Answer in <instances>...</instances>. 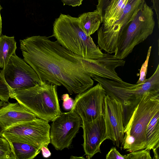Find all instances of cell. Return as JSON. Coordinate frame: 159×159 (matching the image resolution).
Listing matches in <instances>:
<instances>
[{
  "instance_id": "cell-1",
  "label": "cell",
  "mask_w": 159,
  "mask_h": 159,
  "mask_svg": "<svg viewBox=\"0 0 159 159\" xmlns=\"http://www.w3.org/2000/svg\"><path fill=\"white\" fill-rule=\"evenodd\" d=\"M24 60L41 81L63 86L70 94L82 93L94 81L84 69L80 57L44 36L20 40Z\"/></svg>"
},
{
  "instance_id": "cell-2",
  "label": "cell",
  "mask_w": 159,
  "mask_h": 159,
  "mask_svg": "<svg viewBox=\"0 0 159 159\" xmlns=\"http://www.w3.org/2000/svg\"><path fill=\"white\" fill-rule=\"evenodd\" d=\"M92 78L101 85L107 95L122 104L124 128L143 96L148 93H159V64L153 75L143 84H132L97 76Z\"/></svg>"
},
{
  "instance_id": "cell-3",
  "label": "cell",
  "mask_w": 159,
  "mask_h": 159,
  "mask_svg": "<svg viewBox=\"0 0 159 159\" xmlns=\"http://www.w3.org/2000/svg\"><path fill=\"white\" fill-rule=\"evenodd\" d=\"M52 36L61 46L80 57L97 59L104 55L82 30L78 17L61 14L53 23Z\"/></svg>"
},
{
  "instance_id": "cell-4",
  "label": "cell",
  "mask_w": 159,
  "mask_h": 159,
  "mask_svg": "<svg viewBox=\"0 0 159 159\" xmlns=\"http://www.w3.org/2000/svg\"><path fill=\"white\" fill-rule=\"evenodd\" d=\"M57 86L41 81L28 89L9 90L10 98L34 114L37 117L52 121L61 113L57 94Z\"/></svg>"
},
{
  "instance_id": "cell-5",
  "label": "cell",
  "mask_w": 159,
  "mask_h": 159,
  "mask_svg": "<svg viewBox=\"0 0 159 159\" xmlns=\"http://www.w3.org/2000/svg\"><path fill=\"white\" fill-rule=\"evenodd\" d=\"M155 25L152 9L145 2L134 18L120 32L114 56L120 59L126 57L136 45L152 34Z\"/></svg>"
},
{
  "instance_id": "cell-6",
  "label": "cell",
  "mask_w": 159,
  "mask_h": 159,
  "mask_svg": "<svg viewBox=\"0 0 159 159\" xmlns=\"http://www.w3.org/2000/svg\"><path fill=\"white\" fill-rule=\"evenodd\" d=\"M158 111L159 93L145 94L124 128V134L129 135L135 139L132 152L146 148V128L151 119Z\"/></svg>"
},
{
  "instance_id": "cell-7",
  "label": "cell",
  "mask_w": 159,
  "mask_h": 159,
  "mask_svg": "<svg viewBox=\"0 0 159 159\" xmlns=\"http://www.w3.org/2000/svg\"><path fill=\"white\" fill-rule=\"evenodd\" d=\"M48 122L38 118L5 129L1 136L11 142H23L41 150L50 143Z\"/></svg>"
},
{
  "instance_id": "cell-8",
  "label": "cell",
  "mask_w": 159,
  "mask_h": 159,
  "mask_svg": "<svg viewBox=\"0 0 159 159\" xmlns=\"http://www.w3.org/2000/svg\"><path fill=\"white\" fill-rule=\"evenodd\" d=\"M0 78L7 87L13 89H28L41 82L33 68L16 53L0 71Z\"/></svg>"
},
{
  "instance_id": "cell-9",
  "label": "cell",
  "mask_w": 159,
  "mask_h": 159,
  "mask_svg": "<svg viewBox=\"0 0 159 159\" xmlns=\"http://www.w3.org/2000/svg\"><path fill=\"white\" fill-rule=\"evenodd\" d=\"M52 122L50 130V143L58 151L68 148L81 127L80 117L70 110L61 112Z\"/></svg>"
},
{
  "instance_id": "cell-10",
  "label": "cell",
  "mask_w": 159,
  "mask_h": 159,
  "mask_svg": "<svg viewBox=\"0 0 159 159\" xmlns=\"http://www.w3.org/2000/svg\"><path fill=\"white\" fill-rule=\"evenodd\" d=\"M145 2V0H128L120 18L112 26L106 29L99 28L98 43L101 50L110 54L116 52L120 32L134 18Z\"/></svg>"
},
{
  "instance_id": "cell-11",
  "label": "cell",
  "mask_w": 159,
  "mask_h": 159,
  "mask_svg": "<svg viewBox=\"0 0 159 159\" xmlns=\"http://www.w3.org/2000/svg\"><path fill=\"white\" fill-rule=\"evenodd\" d=\"M106 95L105 90L98 83L76 96L71 110L78 115L83 121H93L104 115Z\"/></svg>"
},
{
  "instance_id": "cell-12",
  "label": "cell",
  "mask_w": 159,
  "mask_h": 159,
  "mask_svg": "<svg viewBox=\"0 0 159 159\" xmlns=\"http://www.w3.org/2000/svg\"><path fill=\"white\" fill-rule=\"evenodd\" d=\"M104 116L107 139L122 149L124 136L123 108L121 103L107 95L104 99Z\"/></svg>"
},
{
  "instance_id": "cell-13",
  "label": "cell",
  "mask_w": 159,
  "mask_h": 159,
  "mask_svg": "<svg viewBox=\"0 0 159 159\" xmlns=\"http://www.w3.org/2000/svg\"><path fill=\"white\" fill-rule=\"evenodd\" d=\"M81 127L83 130L84 151L87 158L90 159L96 153H101L100 146L107 139L104 115L89 122L82 120Z\"/></svg>"
},
{
  "instance_id": "cell-14",
  "label": "cell",
  "mask_w": 159,
  "mask_h": 159,
  "mask_svg": "<svg viewBox=\"0 0 159 159\" xmlns=\"http://www.w3.org/2000/svg\"><path fill=\"white\" fill-rule=\"evenodd\" d=\"M37 118L34 114L18 102L14 103L3 102L0 107V123L5 129Z\"/></svg>"
},
{
  "instance_id": "cell-15",
  "label": "cell",
  "mask_w": 159,
  "mask_h": 159,
  "mask_svg": "<svg viewBox=\"0 0 159 159\" xmlns=\"http://www.w3.org/2000/svg\"><path fill=\"white\" fill-rule=\"evenodd\" d=\"M128 0H112L102 16V24L99 29H106L112 26L120 18Z\"/></svg>"
},
{
  "instance_id": "cell-16",
  "label": "cell",
  "mask_w": 159,
  "mask_h": 159,
  "mask_svg": "<svg viewBox=\"0 0 159 159\" xmlns=\"http://www.w3.org/2000/svg\"><path fill=\"white\" fill-rule=\"evenodd\" d=\"M146 149L152 150L153 159H159L157 150L159 147V111H157L148 124L146 130Z\"/></svg>"
},
{
  "instance_id": "cell-17",
  "label": "cell",
  "mask_w": 159,
  "mask_h": 159,
  "mask_svg": "<svg viewBox=\"0 0 159 159\" xmlns=\"http://www.w3.org/2000/svg\"><path fill=\"white\" fill-rule=\"evenodd\" d=\"M78 18L82 30L88 36L98 30L102 23L101 14L97 10L81 14Z\"/></svg>"
},
{
  "instance_id": "cell-18",
  "label": "cell",
  "mask_w": 159,
  "mask_h": 159,
  "mask_svg": "<svg viewBox=\"0 0 159 159\" xmlns=\"http://www.w3.org/2000/svg\"><path fill=\"white\" fill-rule=\"evenodd\" d=\"M16 42L14 36L0 37V67L3 69L11 56L16 53Z\"/></svg>"
},
{
  "instance_id": "cell-19",
  "label": "cell",
  "mask_w": 159,
  "mask_h": 159,
  "mask_svg": "<svg viewBox=\"0 0 159 159\" xmlns=\"http://www.w3.org/2000/svg\"><path fill=\"white\" fill-rule=\"evenodd\" d=\"M9 142L16 159H33L41 151L38 148L27 143Z\"/></svg>"
},
{
  "instance_id": "cell-20",
  "label": "cell",
  "mask_w": 159,
  "mask_h": 159,
  "mask_svg": "<svg viewBox=\"0 0 159 159\" xmlns=\"http://www.w3.org/2000/svg\"><path fill=\"white\" fill-rule=\"evenodd\" d=\"M0 159H16L9 142L0 136Z\"/></svg>"
},
{
  "instance_id": "cell-21",
  "label": "cell",
  "mask_w": 159,
  "mask_h": 159,
  "mask_svg": "<svg viewBox=\"0 0 159 159\" xmlns=\"http://www.w3.org/2000/svg\"><path fill=\"white\" fill-rule=\"evenodd\" d=\"M126 159H151L150 150L146 148L130 152L125 155Z\"/></svg>"
},
{
  "instance_id": "cell-22",
  "label": "cell",
  "mask_w": 159,
  "mask_h": 159,
  "mask_svg": "<svg viewBox=\"0 0 159 159\" xmlns=\"http://www.w3.org/2000/svg\"><path fill=\"white\" fill-rule=\"evenodd\" d=\"M152 46H150L148 49L146 59L144 62L142 64L140 70L139 77L136 83L137 84L144 83L146 80V76L147 74L148 61L150 55Z\"/></svg>"
},
{
  "instance_id": "cell-23",
  "label": "cell",
  "mask_w": 159,
  "mask_h": 159,
  "mask_svg": "<svg viewBox=\"0 0 159 159\" xmlns=\"http://www.w3.org/2000/svg\"><path fill=\"white\" fill-rule=\"evenodd\" d=\"M61 98L63 100L62 106L64 109L66 110H71L73 106L74 100L70 97L67 93L63 94Z\"/></svg>"
},
{
  "instance_id": "cell-24",
  "label": "cell",
  "mask_w": 159,
  "mask_h": 159,
  "mask_svg": "<svg viewBox=\"0 0 159 159\" xmlns=\"http://www.w3.org/2000/svg\"><path fill=\"white\" fill-rule=\"evenodd\" d=\"M106 159H126L125 155H122L115 147L112 148L106 155Z\"/></svg>"
},
{
  "instance_id": "cell-25",
  "label": "cell",
  "mask_w": 159,
  "mask_h": 159,
  "mask_svg": "<svg viewBox=\"0 0 159 159\" xmlns=\"http://www.w3.org/2000/svg\"><path fill=\"white\" fill-rule=\"evenodd\" d=\"M112 0H98V4L96 6V9L99 11L101 15L102 18L104 11Z\"/></svg>"
},
{
  "instance_id": "cell-26",
  "label": "cell",
  "mask_w": 159,
  "mask_h": 159,
  "mask_svg": "<svg viewBox=\"0 0 159 159\" xmlns=\"http://www.w3.org/2000/svg\"><path fill=\"white\" fill-rule=\"evenodd\" d=\"M63 3V5H65L71 6L72 7L80 6L82 4L83 0H61Z\"/></svg>"
},
{
  "instance_id": "cell-27",
  "label": "cell",
  "mask_w": 159,
  "mask_h": 159,
  "mask_svg": "<svg viewBox=\"0 0 159 159\" xmlns=\"http://www.w3.org/2000/svg\"><path fill=\"white\" fill-rule=\"evenodd\" d=\"M152 8L157 15L158 27L159 26V0H151Z\"/></svg>"
},
{
  "instance_id": "cell-28",
  "label": "cell",
  "mask_w": 159,
  "mask_h": 159,
  "mask_svg": "<svg viewBox=\"0 0 159 159\" xmlns=\"http://www.w3.org/2000/svg\"><path fill=\"white\" fill-rule=\"evenodd\" d=\"M41 150L44 157L48 158L51 156V153L48 147L43 146L41 148Z\"/></svg>"
},
{
  "instance_id": "cell-29",
  "label": "cell",
  "mask_w": 159,
  "mask_h": 159,
  "mask_svg": "<svg viewBox=\"0 0 159 159\" xmlns=\"http://www.w3.org/2000/svg\"><path fill=\"white\" fill-rule=\"evenodd\" d=\"M2 7L0 4V37L1 35L2 31V20L1 15V11L2 9Z\"/></svg>"
},
{
  "instance_id": "cell-30",
  "label": "cell",
  "mask_w": 159,
  "mask_h": 159,
  "mask_svg": "<svg viewBox=\"0 0 159 159\" xmlns=\"http://www.w3.org/2000/svg\"><path fill=\"white\" fill-rule=\"evenodd\" d=\"M5 129L4 127L0 123V136H1Z\"/></svg>"
},
{
  "instance_id": "cell-31",
  "label": "cell",
  "mask_w": 159,
  "mask_h": 159,
  "mask_svg": "<svg viewBox=\"0 0 159 159\" xmlns=\"http://www.w3.org/2000/svg\"><path fill=\"white\" fill-rule=\"evenodd\" d=\"M76 158H82V159H85L83 157H77L75 156H71L70 157V159H76Z\"/></svg>"
}]
</instances>
